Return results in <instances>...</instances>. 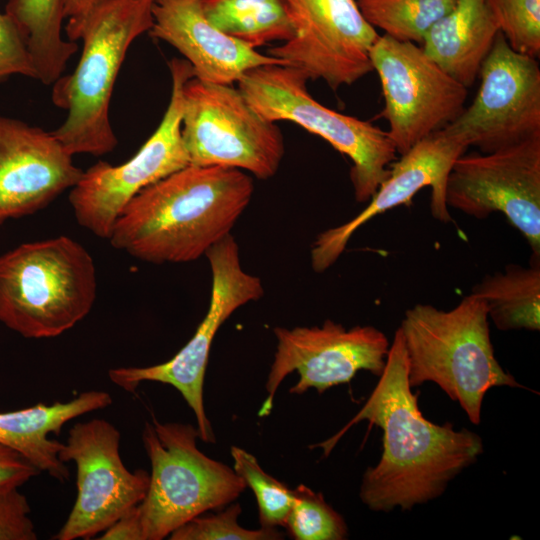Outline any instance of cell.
<instances>
[{
    "instance_id": "6da1fadb",
    "label": "cell",
    "mask_w": 540,
    "mask_h": 540,
    "mask_svg": "<svg viewBox=\"0 0 540 540\" xmlns=\"http://www.w3.org/2000/svg\"><path fill=\"white\" fill-rule=\"evenodd\" d=\"M361 421L383 432L380 460L366 469L359 490L363 504L375 512L409 511L437 499L484 451L482 438L473 431L456 430L450 422L439 425L424 417L418 394L409 384L399 327L385 368L362 408L340 432L318 445L324 455Z\"/></svg>"
},
{
    "instance_id": "f546056e",
    "label": "cell",
    "mask_w": 540,
    "mask_h": 540,
    "mask_svg": "<svg viewBox=\"0 0 540 540\" xmlns=\"http://www.w3.org/2000/svg\"><path fill=\"white\" fill-rule=\"evenodd\" d=\"M21 74L36 79L26 40L13 18L0 13V81Z\"/></svg>"
},
{
    "instance_id": "d6986e66",
    "label": "cell",
    "mask_w": 540,
    "mask_h": 540,
    "mask_svg": "<svg viewBox=\"0 0 540 540\" xmlns=\"http://www.w3.org/2000/svg\"><path fill=\"white\" fill-rule=\"evenodd\" d=\"M152 15L149 34L177 49L200 81L233 84L253 68L285 65L213 26L201 0H154Z\"/></svg>"
},
{
    "instance_id": "484cf974",
    "label": "cell",
    "mask_w": 540,
    "mask_h": 540,
    "mask_svg": "<svg viewBox=\"0 0 540 540\" xmlns=\"http://www.w3.org/2000/svg\"><path fill=\"white\" fill-rule=\"evenodd\" d=\"M285 527L296 540H343L348 527L343 516L329 505L321 493L298 485Z\"/></svg>"
},
{
    "instance_id": "5bb4252c",
    "label": "cell",
    "mask_w": 540,
    "mask_h": 540,
    "mask_svg": "<svg viewBox=\"0 0 540 540\" xmlns=\"http://www.w3.org/2000/svg\"><path fill=\"white\" fill-rule=\"evenodd\" d=\"M445 201L477 219L503 214L540 256V137L459 156L447 178Z\"/></svg>"
},
{
    "instance_id": "83f0119b",
    "label": "cell",
    "mask_w": 540,
    "mask_h": 540,
    "mask_svg": "<svg viewBox=\"0 0 540 540\" xmlns=\"http://www.w3.org/2000/svg\"><path fill=\"white\" fill-rule=\"evenodd\" d=\"M508 45L538 59L540 55V0H486Z\"/></svg>"
},
{
    "instance_id": "9c48e42d",
    "label": "cell",
    "mask_w": 540,
    "mask_h": 540,
    "mask_svg": "<svg viewBox=\"0 0 540 540\" xmlns=\"http://www.w3.org/2000/svg\"><path fill=\"white\" fill-rule=\"evenodd\" d=\"M172 89L163 118L138 152L120 165L99 161L70 189L69 202L79 225L109 239L130 200L146 187L189 165L182 135V91L194 77L185 59L169 62Z\"/></svg>"
},
{
    "instance_id": "9a60e30c",
    "label": "cell",
    "mask_w": 540,
    "mask_h": 540,
    "mask_svg": "<svg viewBox=\"0 0 540 540\" xmlns=\"http://www.w3.org/2000/svg\"><path fill=\"white\" fill-rule=\"evenodd\" d=\"M276 352L266 381L267 397L258 415L270 414L281 382L293 371L299 380L290 393L303 394L349 383L358 371L380 376L385 368L390 342L378 328L365 325L347 329L330 319L321 326L275 327Z\"/></svg>"
},
{
    "instance_id": "4dcf8cb0",
    "label": "cell",
    "mask_w": 540,
    "mask_h": 540,
    "mask_svg": "<svg viewBox=\"0 0 540 540\" xmlns=\"http://www.w3.org/2000/svg\"><path fill=\"white\" fill-rule=\"evenodd\" d=\"M31 508L17 487L0 488V540H36Z\"/></svg>"
},
{
    "instance_id": "7c38bea8",
    "label": "cell",
    "mask_w": 540,
    "mask_h": 540,
    "mask_svg": "<svg viewBox=\"0 0 540 540\" xmlns=\"http://www.w3.org/2000/svg\"><path fill=\"white\" fill-rule=\"evenodd\" d=\"M120 432L104 419L74 424L59 458L76 465L77 495L56 540L90 539L145 497L150 473L130 471L120 456Z\"/></svg>"
},
{
    "instance_id": "7402d4cb",
    "label": "cell",
    "mask_w": 540,
    "mask_h": 540,
    "mask_svg": "<svg viewBox=\"0 0 540 540\" xmlns=\"http://www.w3.org/2000/svg\"><path fill=\"white\" fill-rule=\"evenodd\" d=\"M471 294L480 299L488 318L502 331L540 329L539 257L529 267L516 264L485 276Z\"/></svg>"
},
{
    "instance_id": "8992f818",
    "label": "cell",
    "mask_w": 540,
    "mask_h": 540,
    "mask_svg": "<svg viewBox=\"0 0 540 540\" xmlns=\"http://www.w3.org/2000/svg\"><path fill=\"white\" fill-rule=\"evenodd\" d=\"M197 438L191 424L155 417L145 423L142 440L151 472L137 505L143 540L168 537L192 518L231 504L246 488L234 469L200 451Z\"/></svg>"
},
{
    "instance_id": "3957f363",
    "label": "cell",
    "mask_w": 540,
    "mask_h": 540,
    "mask_svg": "<svg viewBox=\"0 0 540 540\" xmlns=\"http://www.w3.org/2000/svg\"><path fill=\"white\" fill-rule=\"evenodd\" d=\"M153 3L106 0L65 28L70 41L82 40L83 50L74 71L52 84L53 104L67 112L52 133L72 156H101L117 146L109 118L113 87L130 45L152 27Z\"/></svg>"
},
{
    "instance_id": "2e32d148",
    "label": "cell",
    "mask_w": 540,
    "mask_h": 540,
    "mask_svg": "<svg viewBox=\"0 0 540 540\" xmlns=\"http://www.w3.org/2000/svg\"><path fill=\"white\" fill-rule=\"evenodd\" d=\"M294 36L267 54L321 79L334 91L373 71L370 51L379 34L362 15L357 0H284Z\"/></svg>"
},
{
    "instance_id": "4fadbf2b",
    "label": "cell",
    "mask_w": 540,
    "mask_h": 540,
    "mask_svg": "<svg viewBox=\"0 0 540 540\" xmlns=\"http://www.w3.org/2000/svg\"><path fill=\"white\" fill-rule=\"evenodd\" d=\"M478 76L472 103L443 129L468 147L493 152L540 137V67L499 32Z\"/></svg>"
},
{
    "instance_id": "7a4b0ae2",
    "label": "cell",
    "mask_w": 540,
    "mask_h": 540,
    "mask_svg": "<svg viewBox=\"0 0 540 540\" xmlns=\"http://www.w3.org/2000/svg\"><path fill=\"white\" fill-rule=\"evenodd\" d=\"M253 193L242 170L189 164L135 195L108 240L147 263L192 262L231 234Z\"/></svg>"
},
{
    "instance_id": "836d02e7",
    "label": "cell",
    "mask_w": 540,
    "mask_h": 540,
    "mask_svg": "<svg viewBox=\"0 0 540 540\" xmlns=\"http://www.w3.org/2000/svg\"><path fill=\"white\" fill-rule=\"evenodd\" d=\"M106 0H63L64 17L68 19L65 28H70L81 22L97 6Z\"/></svg>"
},
{
    "instance_id": "44dd1931",
    "label": "cell",
    "mask_w": 540,
    "mask_h": 540,
    "mask_svg": "<svg viewBox=\"0 0 540 540\" xmlns=\"http://www.w3.org/2000/svg\"><path fill=\"white\" fill-rule=\"evenodd\" d=\"M499 32L486 0H456L420 46L445 73L469 88Z\"/></svg>"
},
{
    "instance_id": "ac0fdd59",
    "label": "cell",
    "mask_w": 540,
    "mask_h": 540,
    "mask_svg": "<svg viewBox=\"0 0 540 540\" xmlns=\"http://www.w3.org/2000/svg\"><path fill=\"white\" fill-rule=\"evenodd\" d=\"M82 174L52 132L0 116V224L43 209Z\"/></svg>"
},
{
    "instance_id": "277c9868",
    "label": "cell",
    "mask_w": 540,
    "mask_h": 540,
    "mask_svg": "<svg viewBox=\"0 0 540 540\" xmlns=\"http://www.w3.org/2000/svg\"><path fill=\"white\" fill-rule=\"evenodd\" d=\"M399 328L410 386L436 384L474 425L481 422L491 388L523 387L498 362L486 307L471 293L450 310L417 303L405 311Z\"/></svg>"
},
{
    "instance_id": "d6a6232c",
    "label": "cell",
    "mask_w": 540,
    "mask_h": 540,
    "mask_svg": "<svg viewBox=\"0 0 540 540\" xmlns=\"http://www.w3.org/2000/svg\"><path fill=\"white\" fill-rule=\"evenodd\" d=\"M101 540H143L137 505L125 512L101 537Z\"/></svg>"
},
{
    "instance_id": "30bf717a",
    "label": "cell",
    "mask_w": 540,
    "mask_h": 540,
    "mask_svg": "<svg viewBox=\"0 0 540 540\" xmlns=\"http://www.w3.org/2000/svg\"><path fill=\"white\" fill-rule=\"evenodd\" d=\"M205 256L212 274L210 303L191 339L164 363L112 368L108 377L127 392H134L145 381L173 386L194 412L200 440L215 442L203 401L211 345L222 324L241 306L260 299L264 288L259 277L244 271L239 246L231 234L212 246Z\"/></svg>"
},
{
    "instance_id": "cb8c5ba5",
    "label": "cell",
    "mask_w": 540,
    "mask_h": 540,
    "mask_svg": "<svg viewBox=\"0 0 540 540\" xmlns=\"http://www.w3.org/2000/svg\"><path fill=\"white\" fill-rule=\"evenodd\" d=\"M201 6L213 26L254 49L295 33L284 0H201Z\"/></svg>"
},
{
    "instance_id": "ba28073f",
    "label": "cell",
    "mask_w": 540,
    "mask_h": 540,
    "mask_svg": "<svg viewBox=\"0 0 540 540\" xmlns=\"http://www.w3.org/2000/svg\"><path fill=\"white\" fill-rule=\"evenodd\" d=\"M182 100L181 135L190 165L235 168L261 180L277 173L285 153L281 130L233 84L192 77Z\"/></svg>"
},
{
    "instance_id": "1f68e13d",
    "label": "cell",
    "mask_w": 540,
    "mask_h": 540,
    "mask_svg": "<svg viewBox=\"0 0 540 540\" xmlns=\"http://www.w3.org/2000/svg\"><path fill=\"white\" fill-rule=\"evenodd\" d=\"M39 473L24 456L0 443V488H19Z\"/></svg>"
},
{
    "instance_id": "d4e9b609",
    "label": "cell",
    "mask_w": 540,
    "mask_h": 540,
    "mask_svg": "<svg viewBox=\"0 0 540 540\" xmlns=\"http://www.w3.org/2000/svg\"><path fill=\"white\" fill-rule=\"evenodd\" d=\"M456 0H357L366 21L396 40L421 44Z\"/></svg>"
},
{
    "instance_id": "603a6c76",
    "label": "cell",
    "mask_w": 540,
    "mask_h": 540,
    "mask_svg": "<svg viewBox=\"0 0 540 540\" xmlns=\"http://www.w3.org/2000/svg\"><path fill=\"white\" fill-rule=\"evenodd\" d=\"M9 14L22 32L36 71V79L53 84L77 52L74 41L63 38V0H8Z\"/></svg>"
},
{
    "instance_id": "5b68a950",
    "label": "cell",
    "mask_w": 540,
    "mask_h": 540,
    "mask_svg": "<svg viewBox=\"0 0 540 540\" xmlns=\"http://www.w3.org/2000/svg\"><path fill=\"white\" fill-rule=\"evenodd\" d=\"M96 268L87 249L61 235L0 255V323L25 338L63 334L91 311Z\"/></svg>"
},
{
    "instance_id": "e0dca14e",
    "label": "cell",
    "mask_w": 540,
    "mask_h": 540,
    "mask_svg": "<svg viewBox=\"0 0 540 540\" xmlns=\"http://www.w3.org/2000/svg\"><path fill=\"white\" fill-rule=\"evenodd\" d=\"M468 146L444 129L422 139L400 155L389 168L368 205L349 221L321 232L310 250L316 273L329 269L343 254L355 232L372 218L400 205H409L421 189L431 188V215L440 222L452 220L445 201L446 182L454 161Z\"/></svg>"
},
{
    "instance_id": "8fae6325",
    "label": "cell",
    "mask_w": 540,
    "mask_h": 540,
    "mask_svg": "<svg viewBox=\"0 0 540 540\" xmlns=\"http://www.w3.org/2000/svg\"><path fill=\"white\" fill-rule=\"evenodd\" d=\"M384 106L381 117L402 155L416 143L443 129L465 108L467 89L445 73L413 42L379 35L370 51Z\"/></svg>"
},
{
    "instance_id": "4316f807",
    "label": "cell",
    "mask_w": 540,
    "mask_h": 540,
    "mask_svg": "<svg viewBox=\"0 0 540 540\" xmlns=\"http://www.w3.org/2000/svg\"><path fill=\"white\" fill-rule=\"evenodd\" d=\"M230 451L234 471L256 497L261 527H285L293 501L292 489L266 473L251 453L236 446Z\"/></svg>"
},
{
    "instance_id": "ffe728a7",
    "label": "cell",
    "mask_w": 540,
    "mask_h": 540,
    "mask_svg": "<svg viewBox=\"0 0 540 540\" xmlns=\"http://www.w3.org/2000/svg\"><path fill=\"white\" fill-rule=\"evenodd\" d=\"M111 403L112 397L106 391L90 390L68 402L39 403L20 410L0 412V443L20 453L40 472L65 482L70 473L59 458L62 442L50 439L48 435H59L67 422L104 409Z\"/></svg>"
},
{
    "instance_id": "f1b7e54d",
    "label": "cell",
    "mask_w": 540,
    "mask_h": 540,
    "mask_svg": "<svg viewBox=\"0 0 540 540\" xmlns=\"http://www.w3.org/2000/svg\"><path fill=\"white\" fill-rule=\"evenodd\" d=\"M239 503H231L215 514L199 515L187 521L170 535L171 540H277L283 534L276 528L261 527L252 530L242 527L238 517Z\"/></svg>"
},
{
    "instance_id": "52a82bcc",
    "label": "cell",
    "mask_w": 540,
    "mask_h": 540,
    "mask_svg": "<svg viewBox=\"0 0 540 540\" xmlns=\"http://www.w3.org/2000/svg\"><path fill=\"white\" fill-rule=\"evenodd\" d=\"M307 81L293 67L269 64L247 71L237 88L265 119L294 122L346 155L352 162L355 199L368 202L396 160L393 141L380 127L319 103L308 92Z\"/></svg>"
}]
</instances>
